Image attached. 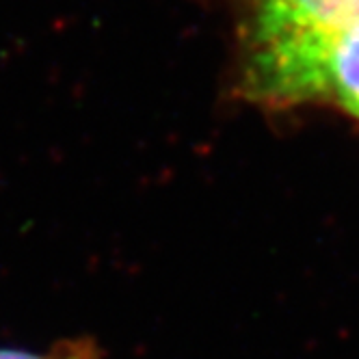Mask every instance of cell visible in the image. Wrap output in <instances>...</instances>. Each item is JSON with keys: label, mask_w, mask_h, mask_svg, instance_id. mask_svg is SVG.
I'll list each match as a JSON object with an SVG mask.
<instances>
[{"label": "cell", "mask_w": 359, "mask_h": 359, "mask_svg": "<svg viewBox=\"0 0 359 359\" xmlns=\"http://www.w3.org/2000/svg\"><path fill=\"white\" fill-rule=\"evenodd\" d=\"M241 93L258 107L331 104L359 121V0H227Z\"/></svg>", "instance_id": "cell-1"}, {"label": "cell", "mask_w": 359, "mask_h": 359, "mask_svg": "<svg viewBox=\"0 0 359 359\" xmlns=\"http://www.w3.org/2000/svg\"><path fill=\"white\" fill-rule=\"evenodd\" d=\"M0 359H100V351L93 342L65 340L46 353H29L22 348H0Z\"/></svg>", "instance_id": "cell-2"}]
</instances>
